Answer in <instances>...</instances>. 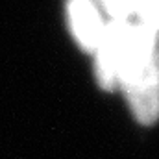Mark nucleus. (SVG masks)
<instances>
[{
  "label": "nucleus",
  "mask_w": 159,
  "mask_h": 159,
  "mask_svg": "<svg viewBox=\"0 0 159 159\" xmlns=\"http://www.w3.org/2000/svg\"><path fill=\"white\" fill-rule=\"evenodd\" d=\"M159 35L135 20H126L120 43L117 83L122 85L133 115L143 124L159 117Z\"/></svg>",
  "instance_id": "f257e3e1"
},
{
  "label": "nucleus",
  "mask_w": 159,
  "mask_h": 159,
  "mask_svg": "<svg viewBox=\"0 0 159 159\" xmlns=\"http://www.w3.org/2000/svg\"><path fill=\"white\" fill-rule=\"evenodd\" d=\"M67 15L78 44L87 52H94L104 37L107 24L102 20L94 0H67Z\"/></svg>",
  "instance_id": "f03ea898"
},
{
  "label": "nucleus",
  "mask_w": 159,
  "mask_h": 159,
  "mask_svg": "<svg viewBox=\"0 0 159 159\" xmlns=\"http://www.w3.org/2000/svg\"><path fill=\"white\" fill-rule=\"evenodd\" d=\"M135 22L159 35V0H141L135 11Z\"/></svg>",
  "instance_id": "7ed1b4c3"
},
{
  "label": "nucleus",
  "mask_w": 159,
  "mask_h": 159,
  "mask_svg": "<svg viewBox=\"0 0 159 159\" xmlns=\"http://www.w3.org/2000/svg\"><path fill=\"white\" fill-rule=\"evenodd\" d=\"M111 20H131L141 0H100Z\"/></svg>",
  "instance_id": "20e7f679"
},
{
  "label": "nucleus",
  "mask_w": 159,
  "mask_h": 159,
  "mask_svg": "<svg viewBox=\"0 0 159 159\" xmlns=\"http://www.w3.org/2000/svg\"><path fill=\"white\" fill-rule=\"evenodd\" d=\"M157 59H159V52H157Z\"/></svg>",
  "instance_id": "39448f33"
}]
</instances>
